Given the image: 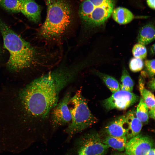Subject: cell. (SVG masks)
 Listing matches in <instances>:
<instances>
[{
  "instance_id": "6da1fadb",
  "label": "cell",
  "mask_w": 155,
  "mask_h": 155,
  "mask_svg": "<svg viewBox=\"0 0 155 155\" xmlns=\"http://www.w3.org/2000/svg\"><path fill=\"white\" fill-rule=\"evenodd\" d=\"M0 32L9 57L7 65L11 71L19 72L40 64L47 66L57 53L42 51L32 45L11 28L0 17Z\"/></svg>"
},
{
  "instance_id": "7a4b0ae2",
  "label": "cell",
  "mask_w": 155,
  "mask_h": 155,
  "mask_svg": "<svg viewBox=\"0 0 155 155\" xmlns=\"http://www.w3.org/2000/svg\"><path fill=\"white\" fill-rule=\"evenodd\" d=\"M46 3L47 15L39 35L47 42H59L71 23V7L65 0H46Z\"/></svg>"
},
{
  "instance_id": "3957f363",
  "label": "cell",
  "mask_w": 155,
  "mask_h": 155,
  "mask_svg": "<svg viewBox=\"0 0 155 155\" xmlns=\"http://www.w3.org/2000/svg\"><path fill=\"white\" fill-rule=\"evenodd\" d=\"M69 108L71 120L64 131L67 137L66 141H69L77 134L81 132L97 122V119L89 109L87 102L83 96L81 90H78L71 97Z\"/></svg>"
},
{
  "instance_id": "277c9868",
  "label": "cell",
  "mask_w": 155,
  "mask_h": 155,
  "mask_svg": "<svg viewBox=\"0 0 155 155\" xmlns=\"http://www.w3.org/2000/svg\"><path fill=\"white\" fill-rule=\"evenodd\" d=\"M117 0H84L79 14L86 28L104 24L111 16Z\"/></svg>"
},
{
  "instance_id": "5b68a950",
  "label": "cell",
  "mask_w": 155,
  "mask_h": 155,
  "mask_svg": "<svg viewBox=\"0 0 155 155\" xmlns=\"http://www.w3.org/2000/svg\"><path fill=\"white\" fill-rule=\"evenodd\" d=\"M108 148L103 143L98 133L90 131L76 139L72 150L75 155H102Z\"/></svg>"
},
{
  "instance_id": "8992f818",
  "label": "cell",
  "mask_w": 155,
  "mask_h": 155,
  "mask_svg": "<svg viewBox=\"0 0 155 155\" xmlns=\"http://www.w3.org/2000/svg\"><path fill=\"white\" fill-rule=\"evenodd\" d=\"M71 97L70 92H67L51 110L50 114L53 129L68 125L71 122V116L68 103Z\"/></svg>"
},
{
  "instance_id": "52a82bcc",
  "label": "cell",
  "mask_w": 155,
  "mask_h": 155,
  "mask_svg": "<svg viewBox=\"0 0 155 155\" xmlns=\"http://www.w3.org/2000/svg\"><path fill=\"white\" fill-rule=\"evenodd\" d=\"M139 99L137 95L133 93L120 90L105 99L103 105L108 110L114 109L125 110L137 102Z\"/></svg>"
},
{
  "instance_id": "ba28073f",
  "label": "cell",
  "mask_w": 155,
  "mask_h": 155,
  "mask_svg": "<svg viewBox=\"0 0 155 155\" xmlns=\"http://www.w3.org/2000/svg\"><path fill=\"white\" fill-rule=\"evenodd\" d=\"M153 145L151 138L139 134L127 142L125 152L128 155H146Z\"/></svg>"
},
{
  "instance_id": "9c48e42d",
  "label": "cell",
  "mask_w": 155,
  "mask_h": 155,
  "mask_svg": "<svg viewBox=\"0 0 155 155\" xmlns=\"http://www.w3.org/2000/svg\"><path fill=\"white\" fill-rule=\"evenodd\" d=\"M20 12L28 19L35 23L40 20L41 8L34 0H20Z\"/></svg>"
},
{
  "instance_id": "30bf717a",
  "label": "cell",
  "mask_w": 155,
  "mask_h": 155,
  "mask_svg": "<svg viewBox=\"0 0 155 155\" xmlns=\"http://www.w3.org/2000/svg\"><path fill=\"white\" fill-rule=\"evenodd\" d=\"M128 125L125 115L115 119L106 125L104 131L108 135L121 137L125 136Z\"/></svg>"
},
{
  "instance_id": "8fae6325",
  "label": "cell",
  "mask_w": 155,
  "mask_h": 155,
  "mask_svg": "<svg viewBox=\"0 0 155 155\" xmlns=\"http://www.w3.org/2000/svg\"><path fill=\"white\" fill-rule=\"evenodd\" d=\"M125 115L128 125L126 136L127 139H130L140 134L142 123L136 117L134 110L128 111Z\"/></svg>"
},
{
  "instance_id": "7c38bea8",
  "label": "cell",
  "mask_w": 155,
  "mask_h": 155,
  "mask_svg": "<svg viewBox=\"0 0 155 155\" xmlns=\"http://www.w3.org/2000/svg\"><path fill=\"white\" fill-rule=\"evenodd\" d=\"M144 78L140 76L138 82V87L141 97L144 100L149 109V115L152 119L155 118V100L154 95L145 87Z\"/></svg>"
},
{
  "instance_id": "4fadbf2b",
  "label": "cell",
  "mask_w": 155,
  "mask_h": 155,
  "mask_svg": "<svg viewBox=\"0 0 155 155\" xmlns=\"http://www.w3.org/2000/svg\"><path fill=\"white\" fill-rule=\"evenodd\" d=\"M154 26L152 24H148L140 29L137 37L138 43L144 45L154 40L155 36Z\"/></svg>"
},
{
  "instance_id": "5bb4252c",
  "label": "cell",
  "mask_w": 155,
  "mask_h": 155,
  "mask_svg": "<svg viewBox=\"0 0 155 155\" xmlns=\"http://www.w3.org/2000/svg\"><path fill=\"white\" fill-rule=\"evenodd\" d=\"M111 14L114 21L120 24H127L134 18L133 14L130 10L122 7L114 9Z\"/></svg>"
},
{
  "instance_id": "9a60e30c",
  "label": "cell",
  "mask_w": 155,
  "mask_h": 155,
  "mask_svg": "<svg viewBox=\"0 0 155 155\" xmlns=\"http://www.w3.org/2000/svg\"><path fill=\"white\" fill-rule=\"evenodd\" d=\"M126 136L115 137L108 135L102 141L104 144L118 151L124 150L127 142Z\"/></svg>"
},
{
  "instance_id": "2e32d148",
  "label": "cell",
  "mask_w": 155,
  "mask_h": 155,
  "mask_svg": "<svg viewBox=\"0 0 155 155\" xmlns=\"http://www.w3.org/2000/svg\"><path fill=\"white\" fill-rule=\"evenodd\" d=\"M149 109L142 98L141 97L139 102L137 106L136 115L137 117L144 124H147L149 119Z\"/></svg>"
},
{
  "instance_id": "e0dca14e",
  "label": "cell",
  "mask_w": 155,
  "mask_h": 155,
  "mask_svg": "<svg viewBox=\"0 0 155 155\" xmlns=\"http://www.w3.org/2000/svg\"><path fill=\"white\" fill-rule=\"evenodd\" d=\"M94 73L102 79L112 93L120 90L118 82L113 77L98 71H95Z\"/></svg>"
},
{
  "instance_id": "ac0fdd59",
  "label": "cell",
  "mask_w": 155,
  "mask_h": 155,
  "mask_svg": "<svg viewBox=\"0 0 155 155\" xmlns=\"http://www.w3.org/2000/svg\"><path fill=\"white\" fill-rule=\"evenodd\" d=\"M121 82L119 86L121 90L131 92L132 91L134 82L128 71L125 67L122 71Z\"/></svg>"
},
{
  "instance_id": "d6986e66",
  "label": "cell",
  "mask_w": 155,
  "mask_h": 155,
  "mask_svg": "<svg viewBox=\"0 0 155 155\" xmlns=\"http://www.w3.org/2000/svg\"><path fill=\"white\" fill-rule=\"evenodd\" d=\"M0 6L11 13L20 12V0H0Z\"/></svg>"
},
{
  "instance_id": "ffe728a7",
  "label": "cell",
  "mask_w": 155,
  "mask_h": 155,
  "mask_svg": "<svg viewBox=\"0 0 155 155\" xmlns=\"http://www.w3.org/2000/svg\"><path fill=\"white\" fill-rule=\"evenodd\" d=\"M132 53L134 57L142 59H145L147 56V50L145 45L139 43L134 46Z\"/></svg>"
},
{
  "instance_id": "44dd1931",
  "label": "cell",
  "mask_w": 155,
  "mask_h": 155,
  "mask_svg": "<svg viewBox=\"0 0 155 155\" xmlns=\"http://www.w3.org/2000/svg\"><path fill=\"white\" fill-rule=\"evenodd\" d=\"M130 70L134 72L141 71L144 66V63L142 59L134 57L130 60L129 64Z\"/></svg>"
},
{
  "instance_id": "7402d4cb",
  "label": "cell",
  "mask_w": 155,
  "mask_h": 155,
  "mask_svg": "<svg viewBox=\"0 0 155 155\" xmlns=\"http://www.w3.org/2000/svg\"><path fill=\"white\" fill-rule=\"evenodd\" d=\"M155 60L154 59L146 60L144 62V66L146 74L150 77L155 75Z\"/></svg>"
},
{
  "instance_id": "603a6c76",
  "label": "cell",
  "mask_w": 155,
  "mask_h": 155,
  "mask_svg": "<svg viewBox=\"0 0 155 155\" xmlns=\"http://www.w3.org/2000/svg\"><path fill=\"white\" fill-rule=\"evenodd\" d=\"M148 87L153 91L155 90V78L154 77L150 80L147 84Z\"/></svg>"
},
{
  "instance_id": "cb8c5ba5",
  "label": "cell",
  "mask_w": 155,
  "mask_h": 155,
  "mask_svg": "<svg viewBox=\"0 0 155 155\" xmlns=\"http://www.w3.org/2000/svg\"><path fill=\"white\" fill-rule=\"evenodd\" d=\"M148 7L153 10L155 9V0H146Z\"/></svg>"
},
{
  "instance_id": "d4e9b609",
  "label": "cell",
  "mask_w": 155,
  "mask_h": 155,
  "mask_svg": "<svg viewBox=\"0 0 155 155\" xmlns=\"http://www.w3.org/2000/svg\"><path fill=\"white\" fill-rule=\"evenodd\" d=\"M146 155H155V149L152 148L147 153Z\"/></svg>"
},
{
  "instance_id": "484cf974",
  "label": "cell",
  "mask_w": 155,
  "mask_h": 155,
  "mask_svg": "<svg viewBox=\"0 0 155 155\" xmlns=\"http://www.w3.org/2000/svg\"><path fill=\"white\" fill-rule=\"evenodd\" d=\"M150 53L153 55H154L155 53V44L152 45L150 48Z\"/></svg>"
},
{
  "instance_id": "4316f807",
  "label": "cell",
  "mask_w": 155,
  "mask_h": 155,
  "mask_svg": "<svg viewBox=\"0 0 155 155\" xmlns=\"http://www.w3.org/2000/svg\"><path fill=\"white\" fill-rule=\"evenodd\" d=\"M114 155H128L125 152L120 153V152H117Z\"/></svg>"
}]
</instances>
